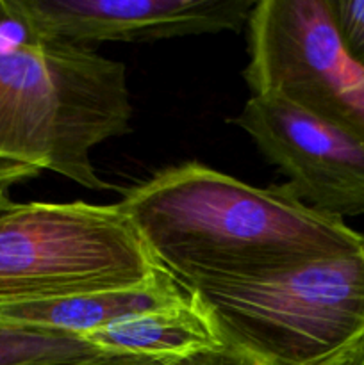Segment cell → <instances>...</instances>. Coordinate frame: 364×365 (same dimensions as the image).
<instances>
[{
	"label": "cell",
	"instance_id": "8",
	"mask_svg": "<svg viewBox=\"0 0 364 365\" xmlns=\"http://www.w3.org/2000/svg\"><path fill=\"white\" fill-rule=\"evenodd\" d=\"M188 294V289L182 287L173 274L163 267L146 282L131 287L0 307V321L81 337L118 321L181 302Z\"/></svg>",
	"mask_w": 364,
	"mask_h": 365
},
{
	"label": "cell",
	"instance_id": "11",
	"mask_svg": "<svg viewBox=\"0 0 364 365\" xmlns=\"http://www.w3.org/2000/svg\"><path fill=\"white\" fill-rule=\"evenodd\" d=\"M328 6L343 48L364 68V0H328Z\"/></svg>",
	"mask_w": 364,
	"mask_h": 365
},
{
	"label": "cell",
	"instance_id": "12",
	"mask_svg": "<svg viewBox=\"0 0 364 365\" xmlns=\"http://www.w3.org/2000/svg\"><path fill=\"white\" fill-rule=\"evenodd\" d=\"M177 365H238L225 355H200L195 359L181 360Z\"/></svg>",
	"mask_w": 364,
	"mask_h": 365
},
{
	"label": "cell",
	"instance_id": "6",
	"mask_svg": "<svg viewBox=\"0 0 364 365\" xmlns=\"http://www.w3.org/2000/svg\"><path fill=\"white\" fill-rule=\"evenodd\" d=\"M234 123L288 177L305 205L335 217L364 216V143L270 95H252Z\"/></svg>",
	"mask_w": 364,
	"mask_h": 365
},
{
	"label": "cell",
	"instance_id": "1",
	"mask_svg": "<svg viewBox=\"0 0 364 365\" xmlns=\"http://www.w3.org/2000/svg\"><path fill=\"white\" fill-rule=\"evenodd\" d=\"M118 207L188 291L285 273L364 239L343 217L300 202L288 184L256 187L195 160L127 189Z\"/></svg>",
	"mask_w": 364,
	"mask_h": 365
},
{
	"label": "cell",
	"instance_id": "7",
	"mask_svg": "<svg viewBox=\"0 0 364 365\" xmlns=\"http://www.w3.org/2000/svg\"><path fill=\"white\" fill-rule=\"evenodd\" d=\"M257 0H27L49 34L75 45L239 32Z\"/></svg>",
	"mask_w": 364,
	"mask_h": 365
},
{
	"label": "cell",
	"instance_id": "5",
	"mask_svg": "<svg viewBox=\"0 0 364 365\" xmlns=\"http://www.w3.org/2000/svg\"><path fill=\"white\" fill-rule=\"evenodd\" d=\"M252 95H270L364 143V68L343 48L328 0H257L248 21Z\"/></svg>",
	"mask_w": 364,
	"mask_h": 365
},
{
	"label": "cell",
	"instance_id": "10",
	"mask_svg": "<svg viewBox=\"0 0 364 365\" xmlns=\"http://www.w3.org/2000/svg\"><path fill=\"white\" fill-rule=\"evenodd\" d=\"M100 353L79 335L0 321V365H64Z\"/></svg>",
	"mask_w": 364,
	"mask_h": 365
},
{
	"label": "cell",
	"instance_id": "2",
	"mask_svg": "<svg viewBox=\"0 0 364 365\" xmlns=\"http://www.w3.org/2000/svg\"><path fill=\"white\" fill-rule=\"evenodd\" d=\"M131 118L123 63L49 34L27 0H0V191L45 171L114 191L91 153Z\"/></svg>",
	"mask_w": 364,
	"mask_h": 365
},
{
	"label": "cell",
	"instance_id": "9",
	"mask_svg": "<svg viewBox=\"0 0 364 365\" xmlns=\"http://www.w3.org/2000/svg\"><path fill=\"white\" fill-rule=\"evenodd\" d=\"M102 353L188 360L200 355H223V344L198 292L150 312L118 321L81 335Z\"/></svg>",
	"mask_w": 364,
	"mask_h": 365
},
{
	"label": "cell",
	"instance_id": "13",
	"mask_svg": "<svg viewBox=\"0 0 364 365\" xmlns=\"http://www.w3.org/2000/svg\"><path fill=\"white\" fill-rule=\"evenodd\" d=\"M13 200L9 198V195H7V191H0V214L7 212V210L11 209V207H14Z\"/></svg>",
	"mask_w": 364,
	"mask_h": 365
},
{
	"label": "cell",
	"instance_id": "3",
	"mask_svg": "<svg viewBox=\"0 0 364 365\" xmlns=\"http://www.w3.org/2000/svg\"><path fill=\"white\" fill-rule=\"evenodd\" d=\"M195 292L238 365H364V239L285 273Z\"/></svg>",
	"mask_w": 364,
	"mask_h": 365
},
{
	"label": "cell",
	"instance_id": "4",
	"mask_svg": "<svg viewBox=\"0 0 364 365\" xmlns=\"http://www.w3.org/2000/svg\"><path fill=\"white\" fill-rule=\"evenodd\" d=\"M159 269L118 203H14L0 214V307L131 287Z\"/></svg>",
	"mask_w": 364,
	"mask_h": 365
}]
</instances>
